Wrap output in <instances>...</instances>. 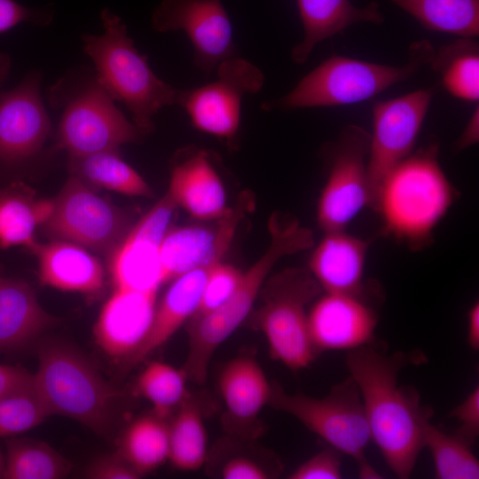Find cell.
<instances>
[{
  "label": "cell",
  "instance_id": "obj_1",
  "mask_svg": "<svg viewBox=\"0 0 479 479\" xmlns=\"http://www.w3.org/2000/svg\"><path fill=\"white\" fill-rule=\"evenodd\" d=\"M425 360L418 351L382 355L373 345L349 350L345 360L358 388L372 440L401 479L412 475L433 411L421 405L417 390L398 385V373L405 365Z\"/></svg>",
  "mask_w": 479,
  "mask_h": 479
},
{
  "label": "cell",
  "instance_id": "obj_2",
  "mask_svg": "<svg viewBox=\"0 0 479 479\" xmlns=\"http://www.w3.org/2000/svg\"><path fill=\"white\" fill-rule=\"evenodd\" d=\"M459 193L438 161V145L412 153L381 182L372 208L380 215L385 233L419 250Z\"/></svg>",
  "mask_w": 479,
  "mask_h": 479
},
{
  "label": "cell",
  "instance_id": "obj_3",
  "mask_svg": "<svg viewBox=\"0 0 479 479\" xmlns=\"http://www.w3.org/2000/svg\"><path fill=\"white\" fill-rule=\"evenodd\" d=\"M100 19L104 33L83 34L82 50L94 64L98 82L114 100L126 106L135 125L146 134L153 130V119L159 110L176 104L177 90L153 72L119 16L105 8Z\"/></svg>",
  "mask_w": 479,
  "mask_h": 479
},
{
  "label": "cell",
  "instance_id": "obj_4",
  "mask_svg": "<svg viewBox=\"0 0 479 479\" xmlns=\"http://www.w3.org/2000/svg\"><path fill=\"white\" fill-rule=\"evenodd\" d=\"M34 380L51 415L70 418L98 436L111 435L119 393L79 350L59 341L42 343Z\"/></svg>",
  "mask_w": 479,
  "mask_h": 479
},
{
  "label": "cell",
  "instance_id": "obj_5",
  "mask_svg": "<svg viewBox=\"0 0 479 479\" xmlns=\"http://www.w3.org/2000/svg\"><path fill=\"white\" fill-rule=\"evenodd\" d=\"M434 55L432 45L426 40L411 45L407 63L399 67L333 55L307 74L290 92L263 103V108L293 110L357 104L409 79L430 64Z\"/></svg>",
  "mask_w": 479,
  "mask_h": 479
},
{
  "label": "cell",
  "instance_id": "obj_6",
  "mask_svg": "<svg viewBox=\"0 0 479 479\" xmlns=\"http://www.w3.org/2000/svg\"><path fill=\"white\" fill-rule=\"evenodd\" d=\"M268 404L292 415L332 448L351 457L361 478L381 477L365 457L372 437L358 388L350 376L321 398L289 394L272 382Z\"/></svg>",
  "mask_w": 479,
  "mask_h": 479
},
{
  "label": "cell",
  "instance_id": "obj_7",
  "mask_svg": "<svg viewBox=\"0 0 479 479\" xmlns=\"http://www.w3.org/2000/svg\"><path fill=\"white\" fill-rule=\"evenodd\" d=\"M263 305L253 326L268 343L271 357L293 371L308 367L318 355L309 331L307 307L321 294L309 269H287L264 282Z\"/></svg>",
  "mask_w": 479,
  "mask_h": 479
},
{
  "label": "cell",
  "instance_id": "obj_8",
  "mask_svg": "<svg viewBox=\"0 0 479 479\" xmlns=\"http://www.w3.org/2000/svg\"><path fill=\"white\" fill-rule=\"evenodd\" d=\"M43 225L57 239L109 256L132 227L124 210L72 175L52 199L51 213Z\"/></svg>",
  "mask_w": 479,
  "mask_h": 479
},
{
  "label": "cell",
  "instance_id": "obj_9",
  "mask_svg": "<svg viewBox=\"0 0 479 479\" xmlns=\"http://www.w3.org/2000/svg\"><path fill=\"white\" fill-rule=\"evenodd\" d=\"M216 70L213 82L177 90L176 104L186 112L195 129L233 146L240 128L242 100L261 90L264 75L255 65L237 55L223 60Z\"/></svg>",
  "mask_w": 479,
  "mask_h": 479
},
{
  "label": "cell",
  "instance_id": "obj_10",
  "mask_svg": "<svg viewBox=\"0 0 479 479\" xmlns=\"http://www.w3.org/2000/svg\"><path fill=\"white\" fill-rule=\"evenodd\" d=\"M97 79L66 103L56 134L57 145L69 156L118 151L145 135L115 106Z\"/></svg>",
  "mask_w": 479,
  "mask_h": 479
},
{
  "label": "cell",
  "instance_id": "obj_11",
  "mask_svg": "<svg viewBox=\"0 0 479 479\" xmlns=\"http://www.w3.org/2000/svg\"><path fill=\"white\" fill-rule=\"evenodd\" d=\"M369 138L370 134L357 125H349L341 134L318 201L317 220L325 232L345 230L365 207L371 206Z\"/></svg>",
  "mask_w": 479,
  "mask_h": 479
},
{
  "label": "cell",
  "instance_id": "obj_12",
  "mask_svg": "<svg viewBox=\"0 0 479 479\" xmlns=\"http://www.w3.org/2000/svg\"><path fill=\"white\" fill-rule=\"evenodd\" d=\"M432 98L431 89L418 90L373 106L366 160L370 207L385 176L412 153Z\"/></svg>",
  "mask_w": 479,
  "mask_h": 479
},
{
  "label": "cell",
  "instance_id": "obj_13",
  "mask_svg": "<svg viewBox=\"0 0 479 479\" xmlns=\"http://www.w3.org/2000/svg\"><path fill=\"white\" fill-rule=\"evenodd\" d=\"M161 33L183 31L193 47L197 68L209 75L237 55L233 29L222 0H161L152 16Z\"/></svg>",
  "mask_w": 479,
  "mask_h": 479
},
{
  "label": "cell",
  "instance_id": "obj_14",
  "mask_svg": "<svg viewBox=\"0 0 479 479\" xmlns=\"http://www.w3.org/2000/svg\"><path fill=\"white\" fill-rule=\"evenodd\" d=\"M177 208L167 192L132 225L109 256L110 273L115 288L157 293L164 283L160 247Z\"/></svg>",
  "mask_w": 479,
  "mask_h": 479
},
{
  "label": "cell",
  "instance_id": "obj_15",
  "mask_svg": "<svg viewBox=\"0 0 479 479\" xmlns=\"http://www.w3.org/2000/svg\"><path fill=\"white\" fill-rule=\"evenodd\" d=\"M253 204L252 194L245 192L233 208L209 224L169 227L160 247L163 281L222 262Z\"/></svg>",
  "mask_w": 479,
  "mask_h": 479
},
{
  "label": "cell",
  "instance_id": "obj_16",
  "mask_svg": "<svg viewBox=\"0 0 479 479\" xmlns=\"http://www.w3.org/2000/svg\"><path fill=\"white\" fill-rule=\"evenodd\" d=\"M41 75L27 74L10 90L0 92V166H20L43 148L51 124L40 93Z\"/></svg>",
  "mask_w": 479,
  "mask_h": 479
},
{
  "label": "cell",
  "instance_id": "obj_17",
  "mask_svg": "<svg viewBox=\"0 0 479 479\" xmlns=\"http://www.w3.org/2000/svg\"><path fill=\"white\" fill-rule=\"evenodd\" d=\"M377 311L363 294L326 293L308 311L309 331L318 354L373 345Z\"/></svg>",
  "mask_w": 479,
  "mask_h": 479
},
{
  "label": "cell",
  "instance_id": "obj_18",
  "mask_svg": "<svg viewBox=\"0 0 479 479\" xmlns=\"http://www.w3.org/2000/svg\"><path fill=\"white\" fill-rule=\"evenodd\" d=\"M168 193L177 207L205 222L222 217L230 208L214 159L203 149L188 148L177 153Z\"/></svg>",
  "mask_w": 479,
  "mask_h": 479
},
{
  "label": "cell",
  "instance_id": "obj_19",
  "mask_svg": "<svg viewBox=\"0 0 479 479\" xmlns=\"http://www.w3.org/2000/svg\"><path fill=\"white\" fill-rule=\"evenodd\" d=\"M156 308V293L115 288L94 326L102 351L123 362L145 338Z\"/></svg>",
  "mask_w": 479,
  "mask_h": 479
},
{
  "label": "cell",
  "instance_id": "obj_20",
  "mask_svg": "<svg viewBox=\"0 0 479 479\" xmlns=\"http://www.w3.org/2000/svg\"><path fill=\"white\" fill-rule=\"evenodd\" d=\"M369 244L345 232H325L314 247L309 271L326 293L363 294Z\"/></svg>",
  "mask_w": 479,
  "mask_h": 479
},
{
  "label": "cell",
  "instance_id": "obj_21",
  "mask_svg": "<svg viewBox=\"0 0 479 479\" xmlns=\"http://www.w3.org/2000/svg\"><path fill=\"white\" fill-rule=\"evenodd\" d=\"M30 250L37 257L43 285L90 295L103 289V267L86 248L69 241L57 240L46 244L36 241Z\"/></svg>",
  "mask_w": 479,
  "mask_h": 479
},
{
  "label": "cell",
  "instance_id": "obj_22",
  "mask_svg": "<svg viewBox=\"0 0 479 479\" xmlns=\"http://www.w3.org/2000/svg\"><path fill=\"white\" fill-rule=\"evenodd\" d=\"M213 265L192 270L172 279L173 282L161 302L156 305L145 338L135 352L124 361L128 367L145 359L194 315L205 281Z\"/></svg>",
  "mask_w": 479,
  "mask_h": 479
},
{
  "label": "cell",
  "instance_id": "obj_23",
  "mask_svg": "<svg viewBox=\"0 0 479 479\" xmlns=\"http://www.w3.org/2000/svg\"><path fill=\"white\" fill-rule=\"evenodd\" d=\"M297 5L303 27V37L291 52L293 61L297 64L306 62L318 43L351 25L383 21L375 3L357 7L350 0H297Z\"/></svg>",
  "mask_w": 479,
  "mask_h": 479
},
{
  "label": "cell",
  "instance_id": "obj_24",
  "mask_svg": "<svg viewBox=\"0 0 479 479\" xmlns=\"http://www.w3.org/2000/svg\"><path fill=\"white\" fill-rule=\"evenodd\" d=\"M57 321L27 283L0 277V353L27 345Z\"/></svg>",
  "mask_w": 479,
  "mask_h": 479
},
{
  "label": "cell",
  "instance_id": "obj_25",
  "mask_svg": "<svg viewBox=\"0 0 479 479\" xmlns=\"http://www.w3.org/2000/svg\"><path fill=\"white\" fill-rule=\"evenodd\" d=\"M218 383L228 416L236 425L254 423L269 403L271 383L252 357L239 356L229 361Z\"/></svg>",
  "mask_w": 479,
  "mask_h": 479
},
{
  "label": "cell",
  "instance_id": "obj_26",
  "mask_svg": "<svg viewBox=\"0 0 479 479\" xmlns=\"http://www.w3.org/2000/svg\"><path fill=\"white\" fill-rule=\"evenodd\" d=\"M51 210L52 199H36L23 184L0 189V247L30 249L36 242V227L46 222Z\"/></svg>",
  "mask_w": 479,
  "mask_h": 479
},
{
  "label": "cell",
  "instance_id": "obj_27",
  "mask_svg": "<svg viewBox=\"0 0 479 479\" xmlns=\"http://www.w3.org/2000/svg\"><path fill=\"white\" fill-rule=\"evenodd\" d=\"M72 176L88 185L129 196L151 197L152 189L144 178L119 155L118 151L69 156Z\"/></svg>",
  "mask_w": 479,
  "mask_h": 479
},
{
  "label": "cell",
  "instance_id": "obj_28",
  "mask_svg": "<svg viewBox=\"0 0 479 479\" xmlns=\"http://www.w3.org/2000/svg\"><path fill=\"white\" fill-rule=\"evenodd\" d=\"M424 27L474 38L479 35V0H389Z\"/></svg>",
  "mask_w": 479,
  "mask_h": 479
},
{
  "label": "cell",
  "instance_id": "obj_29",
  "mask_svg": "<svg viewBox=\"0 0 479 479\" xmlns=\"http://www.w3.org/2000/svg\"><path fill=\"white\" fill-rule=\"evenodd\" d=\"M71 469V463L45 442L27 437L6 442L3 478L59 479Z\"/></svg>",
  "mask_w": 479,
  "mask_h": 479
},
{
  "label": "cell",
  "instance_id": "obj_30",
  "mask_svg": "<svg viewBox=\"0 0 479 479\" xmlns=\"http://www.w3.org/2000/svg\"><path fill=\"white\" fill-rule=\"evenodd\" d=\"M169 425L171 464L182 471L200 468L207 460V432L201 409L190 395Z\"/></svg>",
  "mask_w": 479,
  "mask_h": 479
},
{
  "label": "cell",
  "instance_id": "obj_31",
  "mask_svg": "<svg viewBox=\"0 0 479 479\" xmlns=\"http://www.w3.org/2000/svg\"><path fill=\"white\" fill-rule=\"evenodd\" d=\"M119 452L140 475L157 468L169 459V423L153 413L135 420L122 436Z\"/></svg>",
  "mask_w": 479,
  "mask_h": 479
},
{
  "label": "cell",
  "instance_id": "obj_32",
  "mask_svg": "<svg viewBox=\"0 0 479 479\" xmlns=\"http://www.w3.org/2000/svg\"><path fill=\"white\" fill-rule=\"evenodd\" d=\"M472 38H462L443 47L430 65L440 72L445 89L454 97L475 102L479 98L478 46Z\"/></svg>",
  "mask_w": 479,
  "mask_h": 479
},
{
  "label": "cell",
  "instance_id": "obj_33",
  "mask_svg": "<svg viewBox=\"0 0 479 479\" xmlns=\"http://www.w3.org/2000/svg\"><path fill=\"white\" fill-rule=\"evenodd\" d=\"M423 446L432 456L438 479H477L479 462L472 446L455 434L449 435L428 420L423 430Z\"/></svg>",
  "mask_w": 479,
  "mask_h": 479
},
{
  "label": "cell",
  "instance_id": "obj_34",
  "mask_svg": "<svg viewBox=\"0 0 479 479\" xmlns=\"http://www.w3.org/2000/svg\"><path fill=\"white\" fill-rule=\"evenodd\" d=\"M187 379L183 368L153 361L140 373L137 389L152 404L153 414L166 420L190 395Z\"/></svg>",
  "mask_w": 479,
  "mask_h": 479
},
{
  "label": "cell",
  "instance_id": "obj_35",
  "mask_svg": "<svg viewBox=\"0 0 479 479\" xmlns=\"http://www.w3.org/2000/svg\"><path fill=\"white\" fill-rule=\"evenodd\" d=\"M51 416L35 389L0 399V436H14L40 425Z\"/></svg>",
  "mask_w": 479,
  "mask_h": 479
},
{
  "label": "cell",
  "instance_id": "obj_36",
  "mask_svg": "<svg viewBox=\"0 0 479 479\" xmlns=\"http://www.w3.org/2000/svg\"><path fill=\"white\" fill-rule=\"evenodd\" d=\"M242 271L233 265L219 262L214 264L208 274L200 302L194 315H207L225 303L235 292Z\"/></svg>",
  "mask_w": 479,
  "mask_h": 479
},
{
  "label": "cell",
  "instance_id": "obj_37",
  "mask_svg": "<svg viewBox=\"0 0 479 479\" xmlns=\"http://www.w3.org/2000/svg\"><path fill=\"white\" fill-rule=\"evenodd\" d=\"M54 13L52 4L41 7H27L15 0H0V34L21 23L47 26L52 21Z\"/></svg>",
  "mask_w": 479,
  "mask_h": 479
},
{
  "label": "cell",
  "instance_id": "obj_38",
  "mask_svg": "<svg viewBox=\"0 0 479 479\" xmlns=\"http://www.w3.org/2000/svg\"><path fill=\"white\" fill-rule=\"evenodd\" d=\"M338 451L325 449L298 466L288 476L290 479L342 478V461Z\"/></svg>",
  "mask_w": 479,
  "mask_h": 479
},
{
  "label": "cell",
  "instance_id": "obj_39",
  "mask_svg": "<svg viewBox=\"0 0 479 479\" xmlns=\"http://www.w3.org/2000/svg\"><path fill=\"white\" fill-rule=\"evenodd\" d=\"M455 418L459 428L454 433L470 446L479 434V388L476 386L467 397L449 413Z\"/></svg>",
  "mask_w": 479,
  "mask_h": 479
},
{
  "label": "cell",
  "instance_id": "obj_40",
  "mask_svg": "<svg viewBox=\"0 0 479 479\" xmlns=\"http://www.w3.org/2000/svg\"><path fill=\"white\" fill-rule=\"evenodd\" d=\"M83 475L90 479H136L141 477L120 452L97 458L88 465Z\"/></svg>",
  "mask_w": 479,
  "mask_h": 479
},
{
  "label": "cell",
  "instance_id": "obj_41",
  "mask_svg": "<svg viewBox=\"0 0 479 479\" xmlns=\"http://www.w3.org/2000/svg\"><path fill=\"white\" fill-rule=\"evenodd\" d=\"M219 475L224 479H266L271 477L272 470L254 458L236 455L222 463Z\"/></svg>",
  "mask_w": 479,
  "mask_h": 479
},
{
  "label": "cell",
  "instance_id": "obj_42",
  "mask_svg": "<svg viewBox=\"0 0 479 479\" xmlns=\"http://www.w3.org/2000/svg\"><path fill=\"white\" fill-rule=\"evenodd\" d=\"M35 389L34 374L20 367L0 365V399Z\"/></svg>",
  "mask_w": 479,
  "mask_h": 479
},
{
  "label": "cell",
  "instance_id": "obj_43",
  "mask_svg": "<svg viewBox=\"0 0 479 479\" xmlns=\"http://www.w3.org/2000/svg\"><path fill=\"white\" fill-rule=\"evenodd\" d=\"M479 140V110L475 109L467 126L455 144V149L458 151L475 145Z\"/></svg>",
  "mask_w": 479,
  "mask_h": 479
},
{
  "label": "cell",
  "instance_id": "obj_44",
  "mask_svg": "<svg viewBox=\"0 0 479 479\" xmlns=\"http://www.w3.org/2000/svg\"><path fill=\"white\" fill-rule=\"evenodd\" d=\"M467 343L474 350L479 349V303L478 302L467 311Z\"/></svg>",
  "mask_w": 479,
  "mask_h": 479
},
{
  "label": "cell",
  "instance_id": "obj_45",
  "mask_svg": "<svg viewBox=\"0 0 479 479\" xmlns=\"http://www.w3.org/2000/svg\"><path fill=\"white\" fill-rule=\"evenodd\" d=\"M12 60L5 52H0V88L5 82L11 69Z\"/></svg>",
  "mask_w": 479,
  "mask_h": 479
},
{
  "label": "cell",
  "instance_id": "obj_46",
  "mask_svg": "<svg viewBox=\"0 0 479 479\" xmlns=\"http://www.w3.org/2000/svg\"><path fill=\"white\" fill-rule=\"evenodd\" d=\"M4 470V458L0 449V478H3Z\"/></svg>",
  "mask_w": 479,
  "mask_h": 479
}]
</instances>
